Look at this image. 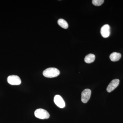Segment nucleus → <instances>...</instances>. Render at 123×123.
<instances>
[{
  "label": "nucleus",
  "instance_id": "f257e3e1",
  "mask_svg": "<svg viewBox=\"0 0 123 123\" xmlns=\"http://www.w3.org/2000/svg\"><path fill=\"white\" fill-rule=\"evenodd\" d=\"M60 72L59 69L54 68H50L46 69L43 72V75L47 78L55 77L59 76Z\"/></svg>",
  "mask_w": 123,
  "mask_h": 123
},
{
  "label": "nucleus",
  "instance_id": "f03ea898",
  "mask_svg": "<svg viewBox=\"0 0 123 123\" xmlns=\"http://www.w3.org/2000/svg\"><path fill=\"white\" fill-rule=\"evenodd\" d=\"M34 114L36 117L42 119H48L50 117L49 113L46 110L42 108H39L36 110Z\"/></svg>",
  "mask_w": 123,
  "mask_h": 123
},
{
  "label": "nucleus",
  "instance_id": "7ed1b4c3",
  "mask_svg": "<svg viewBox=\"0 0 123 123\" xmlns=\"http://www.w3.org/2000/svg\"><path fill=\"white\" fill-rule=\"evenodd\" d=\"M7 80L9 84L12 85H18L21 83V79L17 75H12L9 76L7 78Z\"/></svg>",
  "mask_w": 123,
  "mask_h": 123
},
{
  "label": "nucleus",
  "instance_id": "20e7f679",
  "mask_svg": "<svg viewBox=\"0 0 123 123\" xmlns=\"http://www.w3.org/2000/svg\"><path fill=\"white\" fill-rule=\"evenodd\" d=\"M91 91L89 89L84 90L81 93V100L83 103H86L90 98Z\"/></svg>",
  "mask_w": 123,
  "mask_h": 123
},
{
  "label": "nucleus",
  "instance_id": "39448f33",
  "mask_svg": "<svg viewBox=\"0 0 123 123\" xmlns=\"http://www.w3.org/2000/svg\"><path fill=\"white\" fill-rule=\"evenodd\" d=\"M54 102L58 107L63 108L65 106V102L64 99L60 95H55L54 98Z\"/></svg>",
  "mask_w": 123,
  "mask_h": 123
},
{
  "label": "nucleus",
  "instance_id": "423d86ee",
  "mask_svg": "<svg viewBox=\"0 0 123 123\" xmlns=\"http://www.w3.org/2000/svg\"><path fill=\"white\" fill-rule=\"evenodd\" d=\"M101 35L104 38H107L110 34V27L108 24H105L101 28Z\"/></svg>",
  "mask_w": 123,
  "mask_h": 123
},
{
  "label": "nucleus",
  "instance_id": "0eeeda50",
  "mask_svg": "<svg viewBox=\"0 0 123 123\" xmlns=\"http://www.w3.org/2000/svg\"><path fill=\"white\" fill-rule=\"evenodd\" d=\"M119 82L118 79H115L111 81L107 88V92H111L114 90L118 86Z\"/></svg>",
  "mask_w": 123,
  "mask_h": 123
},
{
  "label": "nucleus",
  "instance_id": "6e6552de",
  "mask_svg": "<svg viewBox=\"0 0 123 123\" xmlns=\"http://www.w3.org/2000/svg\"><path fill=\"white\" fill-rule=\"evenodd\" d=\"M110 59L113 62L118 61L121 57L120 53L117 52H113L110 55Z\"/></svg>",
  "mask_w": 123,
  "mask_h": 123
},
{
  "label": "nucleus",
  "instance_id": "1a4fd4ad",
  "mask_svg": "<svg viewBox=\"0 0 123 123\" xmlns=\"http://www.w3.org/2000/svg\"><path fill=\"white\" fill-rule=\"evenodd\" d=\"M95 58V55L93 54H88L85 57V61L87 63H91L94 61Z\"/></svg>",
  "mask_w": 123,
  "mask_h": 123
},
{
  "label": "nucleus",
  "instance_id": "9d476101",
  "mask_svg": "<svg viewBox=\"0 0 123 123\" xmlns=\"http://www.w3.org/2000/svg\"><path fill=\"white\" fill-rule=\"evenodd\" d=\"M58 25L64 29H67L68 27V24L65 20L62 18L59 19L57 21Z\"/></svg>",
  "mask_w": 123,
  "mask_h": 123
},
{
  "label": "nucleus",
  "instance_id": "9b49d317",
  "mask_svg": "<svg viewBox=\"0 0 123 123\" xmlns=\"http://www.w3.org/2000/svg\"><path fill=\"white\" fill-rule=\"evenodd\" d=\"M104 0H93L92 3L95 6H101L104 2Z\"/></svg>",
  "mask_w": 123,
  "mask_h": 123
}]
</instances>
